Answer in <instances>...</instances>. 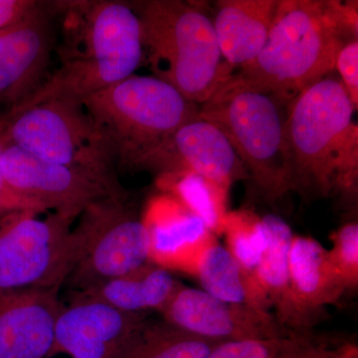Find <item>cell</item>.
<instances>
[{"instance_id": "cell-11", "label": "cell", "mask_w": 358, "mask_h": 358, "mask_svg": "<svg viewBox=\"0 0 358 358\" xmlns=\"http://www.w3.org/2000/svg\"><path fill=\"white\" fill-rule=\"evenodd\" d=\"M179 329L219 343L280 338L296 333L282 326L274 313L218 300L203 289L180 287L162 313Z\"/></svg>"}, {"instance_id": "cell-14", "label": "cell", "mask_w": 358, "mask_h": 358, "mask_svg": "<svg viewBox=\"0 0 358 358\" xmlns=\"http://www.w3.org/2000/svg\"><path fill=\"white\" fill-rule=\"evenodd\" d=\"M147 317L72 294L59 313L48 357L65 352L72 358H114Z\"/></svg>"}, {"instance_id": "cell-1", "label": "cell", "mask_w": 358, "mask_h": 358, "mask_svg": "<svg viewBox=\"0 0 358 358\" xmlns=\"http://www.w3.org/2000/svg\"><path fill=\"white\" fill-rule=\"evenodd\" d=\"M61 6L67 16L60 68L13 110L50 101L82 103L133 76L143 61L140 20L131 3L102 0Z\"/></svg>"}, {"instance_id": "cell-26", "label": "cell", "mask_w": 358, "mask_h": 358, "mask_svg": "<svg viewBox=\"0 0 358 358\" xmlns=\"http://www.w3.org/2000/svg\"><path fill=\"white\" fill-rule=\"evenodd\" d=\"M333 248L329 258L345 282L346 289L355 291L358 286V225L346 223L331 235Z\"/></svg>"}, {"instance_id": "cell-5", "label": "cell", "mask_w": 358, "mask_h": 358, "mask_svg": "<svg viewBox=\"0 0 358 358\" xmlns=\"http://www.w3.org/2000/svg\"><path fill=\"white\" fill-rule=\"evenodd\" d=\"M119 167L141 169L185 122L199 115L190 102L155 76H133L82 102Z\"/></svg>"}, {"instance_id": "cell-12", "label": "cell", "mask_w": 358, "mask_h": 358, "mask_svg": "<svg viewBox=\"0 0 358 358\" xmlns=\"http://www.w3.org/2000/svg\"><path fill=\"white\" fill-rule=\"evenodd\" d=\"M141 169L155 171L159 178L196 173L228 192L235 181L249 176L225 134L200 115L182 124Z\"/></svg>"}, {"instance_id": "cell-10", "label": "cell", "mask_w": 358, "mask_h": 358, "mask_svg": "<svg viewBox=\"0 0 358 358\" xmlns=\"http://www.w3.org/2000/svg\"><path fill=\"white\" fill-rule=\"evenodd\" d=\"M1 145L0 164L7 183L42 211L76 218L99 200L119 196L79 171L39 159L15 145Z\"/></svg>"}, {"instance_id": "cell-6", "label": "cell", "mask_w": 358, "mask_h": 358, "mask_svg": "<svg viewBox=\"0 0 358 358\" xmlns=\"http://www.w3.org/2000/svg\"><path fill=\"white\" fill-rule=\"evenodd\" d=\"M289 103L267 90L230 75L219 85L199 115L217 127L257 187L270 203L289 192L286 126Z\"/></svg>"}, {"instance_id": "cell-2", "label": "cell", "mask_w": 358, "mask_h": 358, "mask_svg": "<svg viewBox=\"0 0 358 358\" xmlns=\"http://www.w3.org/2000/svg\"><path fill=\"white\" fill-rule=\"evenodd\" d=\"M357 2L279 1L263 50L238 75L291 103L329 76L341 48L357 40Z\"/></svg>"}, {"instance_id": "cell-3", "label": "cell", "mask_w": 358, "mask_h": 358, "mask_svg": "<svg viewBox=\"0 0 358 358\" xmlns=\"http://www.w3.org/2000/svg\"><path fill=\"white\" fill-rule=\"evenodd\" d=\"M341 80L327 76L289 103L286 157L289 192L329 196L357 192L358 129Z\"/></svg>"}, {"instance_id": "cell-22", "label": "cell", "mask_w": 358, "mask_h": 358, "mask_svg": "<svg viewBox=\"0 0 358 358\" xmlns=\"http://www.w3.org/2000/svg\"><path fill=\"white\" fill-rule=\"evenodd\" d=\"M194 275L203 291L218 300L271 312L270 303L257 285L255 278L247 273L217 240L200 256Z\"/></svg>"}, {"instance_id": "cell-9", "label": "cell", "mask_w": 358, "mask_h": 358, "mask_svg": "<svg viewBox=\"0 0 358 358\" xmlns=\"http://www.w3.org/2000/svg\"><path fill=\"white\" fill-rule=\"evenodd\" d=\"M16 211L0 217V294L60 289L74 265L75 218Z\"/></svg>"}, {"instance_id": "cell-15", "label": "cell", "mask_w": 358, "mask_h": 358, "mask_svg": "<svg viewBox=\"0 0 358 358\" xmlns=\"http://www.w3.org/2000/svg\"><path fill=\"white\" fill-rule=\"evenodd\" d=\"M59 289L0 294V358H47L63 305Z\"/></svg>"}, {"instance_id": "cell-28", "label": "cell", "mask_w": 358, "mask_h": 358, "mask_svg": "<svg viewBox=\"0 0 358 358\" xmlns=\"http://www.w3.org/2000/svg\"><path fill=\"white\" fill-rule=\"evenodd\" d=\"M2 145L0 141V157H1ZM16 211H33L41 213V209L29 200L23 199L14 192L4 178L0 164V217L7 213Z\"/></svg>"}, {"instance_id": "cell-8", "label": "cell", "mask_w": 358, "mask_h": 358, "mask_svg": "<svg viewBox=\"0 0 358 358\" xmlns=\"http://www.w3.org/2000/svg\"><path fill=\"white\" fill-rule=\"evenodd\" d=\"M73 230L74 265L65 284L73 293L99 286L150 263V233L129 193L108 196L82 212Z\"/></svg>"}, {"instance_id": "cell-18", "label": "cell", "mask_w": 358, "mask_h": 358, "mask_svg": "<svg viewBox=\"0 0 358 358\" xmlns=\"http://www.w3.org/2000/svg\"><path fill=\"white\" fill-rule=\"evenodd\" d=\"M213 20L224 60L231 66L251 63L258 57L274 22L277 0H222Z\"/></svg>"}, {"instance_id": "cell-29", "label": "cell", "mask_w": 358, "mask_h": 358, "mask_svg": "<svg viewBox=\"0 0 358 358\" xmlns=\"http://www.w3.org/2000/svg\"><path fill=\"white\" fill-rule=\"evenodd\" d=\"M39 4L34 0H0V31L25 20Z\"/></svg>"}, {"instance_id": "cell-17", "label": "cell", "mask_w": 358, "mask_h": 358, "mask_svg": "<svg viewBox=\"0 0 358 358\" xmlns=\"http://www.w3.org/2000/svg\"><path fill=\"white\" fill-rule=\"evenodd\" d=\"M289 281L294 301L308 327L324 319V310L348 292L329 258V250L310 237L294 236L289 253Z\"/></svg>"}, {"instance_id": "cell-27", "label": "cell", "mask_w": 358, "mask_h": 358, "mask_svg": "<svg viewBox=\"0 0 358 358\" xmlns=\"http://www.w3.org/2000/svg\"><path fill=\"white\" fill-rule=\"evenodd\" d=\"M334 69L341 75V82L345 87L353 107L358 103V43L357 40L345 44L339 51Z\"/></svg>"}, {"instance_id": "cell-25", "label": "cell", "mask_w": 358, "mask_h": 358, "mask_svg": "<svg viewBox=\"0 0 358 358\" xmlns=\"http://www.w3.org/2000/svg\"><path fill=\"white\" fill-rule=\"evenodd\" d=\"M223 234L226 237V248L231 255L254 277L268 243L262 217L248 210L229 212Z\"/></svg>"}, {"instance_id": "cell-13", "label": "cell", "mask_w": 358, "mask_h": 358, "mask_svg": "<svg viewBox=\"0 0 358 358\" xmlns=\"http://www.w3.org/2000/svg\"><path fill=\"white\" fill-rule=\"evenodd\" d=\"M57 13V3L40 1L25 20L0 31V100L8 103L10 110L26 102L43 84Z\"/></svg>"}, {"instance_id": "cell-19", "label": "cell", "mask_w": 358, "mask_h": 358, "mask_svg": "<svg viewBox=\"0 0 358 358\" xmlns=\"http://www.w3.org/2000/svg\"><path fill=\"white\" fill-rule=\"evenodd\" d=\"M262 219L267 230L268 243L254 274L257 285L282 326L294 331H313L303 319L292 293L289 253L294 234L291 227L273 214Z\"/></svg>"}, {"instance_id": "cell-21", "label": "cell", "mask_w": 358, "mask_h": 358, "mask_svg": "<svg viewBox=\"0 0 358 358\" xmlns=\"http://www.w3.org/2000/svg\"><path fill=\"white\" fill-rule=\"evenodd\" d=\"M358 348L352 341L296 331L266 339L228 341L214 348L207 358H352Z\"/></svg>"}, {"instance_id": "cell-4", "label": "cell", "mask_w": 358, "mask_h": 358, "mask_svg": "<svg viewBox=\"0 0 358 358\" xmlns=\"http://www.w3.org/2000/svg\"><path fill=\"white\" fill-rule=\"evenodd\" d=\"M141 23L143 58L155 77L200 106L232 75L224 60L213 20L201 8L179 0L131 4Z\"/></svg>"}, {"instance_id": "cell-24", "label": "cell", "mask_w": 358, "mask_h": 358, "mask_svg": "<svg viewBox=\"0 0 358 358\" xmlns=\"http://www.w3.org/2000/svg\"><path fill=\"white\" fill-rule=\"evenodd\" d=\"M162 186L187 210L201 219L214 236L223 234L228 213V190L193 173L160 176Z\"/></svg>"}, {"instance_id": "cell-30", "label": "cell", "mask_w": 358, "mask_h": 358, "mask_svg": "<svg viewBox=\"0 0 358 358\" xmlns=\"http://www.w3.org/2000/svg\"><path fill=\"white\" fill-rule=\"evenodd\" d=\"M352 358H358V357H352Z\"/></svg>"}, {"instance_id": "cell-20", "label": "cell", "mask_w": 358, "mask_h": 358, "mask_svg": "<svg viewBox=\"0 0 358 358\" xmlns=\"http://www.w3.org/2000/svg\"><path fill=\"white\" fill-rule=\"evenodd\" d=\"M182 286L169 270L152 262L73 296L107 303L122 312L162 313Z\"/></svg>"}, {"instance_id": "cell-16", "label": "cell", "mask_w": 358, "mask_h": 358, "mask_svg": "<svg viewBox=\"0 0 358 358\" xmlns=\"http://www.w3.org/2000/svg\"><path fill=\"white\" fill-rule=\"evenodd\" d=\"M150 233V262L194 275L204 250L216 240L199 217L174 197L155 199L143 214Z\"/></svg>"}, {"instance_id": "cell-7", "label": "cell", "mask_w": 358, "mask_h": 358, "mask_svg": "<svg viewBox=\"0 0 358 358\" xmlns=\"http://www.w3.org/2000/svg\"><path fill=\"white\" fill-rule=\"evenodd\" d=\"M0 141L79 171L113 195L129 193L120 185L114 157L82 103L50 101L11 110L0 119Z\"/></svg>"}, {"instance_id": "cell-23", "label": "cell", "mask_w": 358, "mask_h": 358, "mask_svg": "<svg viewBox=\"0 0 358 358\" xmlns=\"http://www.w3.org/2000/svg\"><path fill=\"white\" fill-rule=\"evenodd\" d=\"M220 343L147 317L114 358H207Z\"/></svg>"}]
</instances>
